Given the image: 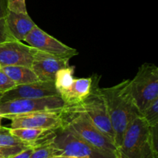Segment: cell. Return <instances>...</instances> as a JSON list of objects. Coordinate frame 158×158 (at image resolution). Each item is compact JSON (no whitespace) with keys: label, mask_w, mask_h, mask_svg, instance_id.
<instances>
[{"label":"cell","mask_w":158,"mask_h":158,"mask_svg":"<svg viewBox=\"0 0 158 158\" xmlns=\"http://www.w3.org/2000/svg\"><path fill=\"white\" fill-rule=\"evenodd\" d=\"M114 132L117 149L121 145L125 131L131 121L140 116L131 92V80L126 79L109 88H100Z\"/></svg>","instance_id":"obj_1"},{"label":"cell","mask_w":158,"mask_h":158,"mask_svg":"<svg viewBox=\"0 0 158 158\" xmlns=\"http://www.w3.org/2000/svg\"><path fill=\"white\" fill-rule=\"evenodd\" d=\"M157 126L151 127L138 116L128 125L117 158H158Z\"/></svg>","instance_id":"obj_2"},{"label":"cell","mask_w":158,"mask_h":158,"mask_svg":"<svg viewBox=\"0 0 158 158\" xmlns=\"http://www.w3.org/2000/svg\"><path fill=\"white\" fill-rule=\"evenodd\" d=\"M60 114L62 128L68 129L94 148L117 156L115 144L93 124L86 114L66 105Z\"/></svg>","instance_id":"obj_3"},{"label":"cell","mask_w":158,"mask_h":158,"mask_svg":"<svg viewBox=\"0 0 158 158\" xmlns=\"http://www.w3.org/2000/svg\"><path fill=\"white\" fill-rule=\"evenodd\" d=\"M93 77L90 93L81 103L66 105L86 114L94 125L114 143V132L111 125L106 102L100 92L99 78Z\"/></svg>","instance_id":"obj_4"},{"label":"cell","mask_w":158,"mask_h":158,"mask_svg":"<svg viewBox=\"0 0 158 158\" xmlns=\"http://www.w3.org/2000/svg\"><path fill=\"white\" fill-rule=\"evenodd\" d=\"M131 92L140 113L158 99V68L154 64L145 63L139 68L135 77L131 80Z\"/></svg>","instance_id":"obj_5"},{"label":"cell","mask_w":158,"mask_h":158,"mask_svg":"<svg viewBox=\"0 0 158 158\" xmlns=\"http://www.w3.org/2000/svg\"><path fill=\"white\" fill-rule=\"evenodd\" d=\"M65 103L60 95L40 99H15L0 102V116L12 119L18 116L40 112H60Z\"/></svg>","instance_id":"obj_6"},{"label":"cell","mask_w":158,"mask_h":158,"mask_svg":"<svg viewBox=\"0 0 158 158\" xmlns=\"http://www.w3.org/2000/svg\"><path fill=\"white\" fill-rule=\"evenodd\" d=\"M51 144L56 150V156L62 155L79 158H117L94 148L62 127L55 130Z\"/></svg>","instance_id":"obj_7"},{"label":"cell","mask_w":158,"mask_h":158,"mask_svg":"<svg viewBox=\"0 0 158 158\" xmlns=\"http://www.w3.org/2000/svg\"><path fill=\"white\" fill-rule=\"evenodd\" d=\"M24 41L38 50L63 58L70 59L78 54L77 50L63 43L37 25L26 36Z\"/></svg>","instance_id":"obj_8"},{"label":"cell","mask_w":158,"mask_h":158,"mask_svg":"<svg viewBox=\"0 0 158 158\" xmlns=\"http://www.w3.org/2000/svg\"><path fill=\"white\" fill-rule=\"evenodd\" d=\"M35 50L32 46L16 40L0 43V67L25 66L31 68Z\"/></svg>","instance_id":"obj_9"},{"label":"cell","mask_w":158,"mask_h":158,"mask_svg":"<svg viewBox=\"0 0 158 158\" xmlns=\"http://www.w3.org/2000/svg\"><path fill=\"white\" fill-rule=\"evenodd\" d=\"M69 60L36 50L31 68L41 81H54L56 73L69 67Z\"/></svg>","instance_id":"obj_10"},{"label":"cell","mask_w":158,"mask_h":158,"mask_svg":"<svg viewBox=\"0 0 158 158\" xmlns=\"http://www.w3.org/2000/svg\"><path fill=\"white\" fill-rule=\"evenodd\" d=\"M59 95L54 81H38L17 85L2 94L0 102L15 99H40Z\"/></svg>","instance_id":"obj_11"},{"label":"cell","mask_w":158,"mask_h":158,"mask_svg":"<svg viewBox=\"0 0 158 158\" xmlns=\"http://www.w3.org/2000/svg\"><path fill=\"white\" fill-rule=\"evenodd\" d=\"M10 128H32L56 130L61 127L60 112H40L18 116L11 119Z\"/></svg>","instance_id":"obj_12"},{"label":"cell","mask_w":158,"mask_h":158,"mask_svg":"<svg viewBox=\"0 0 158 158\" xmlns=\"http://www.w3.org/2000/svg\"><path fill=\"white\" fill-rule=\"evenodd\" d=\"M6 26L14 40L24 41L26 36L36 26L28 12H13L7 10L4 16Z\"/></svg>","instance_id":"obj_13"},{"label":"cell","mask_w":158,"mask_h":158,"mask_svg":"<svg viewBox=\"0 0 158 158\" xmlns=\"http://www.w3.org/2000/svg\"><path fill=\"white\" fill-rule=\"evenodd\" d=\"M92 83V77L74 79L70 88L60 96L65 105H78L84 101L90 93Z\"/></svg>","instance_id":"obj_14"},{"label":"cell","mask_w":158,"mask_h":158,"mask_svg":"<svg viewBox=\"0 0 158 158\" xmlns=\"http://www.w3.org/2000/svg\"><path fill=\"white\" fill-rule=\"evenodd\" d=\"M1 70L16 85L33 83L40 81L32 68L25 66L1 67Z\"/></svg>","instance_id":"obj_15"},{"label":"cell","mask_w":158,"mask_h":158,"mask_svg":"<svg viewBox=\"0 0 158 158\" xmlns=\"http://www.w3.org/2000/svg\"><path fill=\"white\" fill-rule=\"evenodd\" d=\"M74 67H67L60 70L56 73L54 80L56 88L59 95L61 96L70 88L74 81Z\"/></svg>","instance_id":"obj_16"},{"label":"cell","mask_w":158,"mask_h":158,"mask_svg":"<svg viewBox=\"0 0 158 158\" xmlns=\"http://www.w3.org/2000/svg\"><path fill=\"white\" fill-rule=\"evenodd\" d=\"M10 131L20 140L32 147V145L44 134L46 130L32 128H10Z\"/></svg>","instance_id":"obj_17"},{"label":"cell","mask_w":158,"mask_h":158,"mask_svg":"<svg viewBox=\"0 0 158 158\" xmlns=\"http://www.w3.org/2000/svg\"><path fill=\"white\" fill-rule=\"evenodd\" d=\"M0 145L4 147H31L14 136L11 133L10 128L4 126H0Z\"/></svg>","instance_id":"obj_18"},{"label":"cell","mask_w":158,"mask_h":158,"mask_svg":"<svg viewBox=\"0 0 158 158\" xmlns=\"http://www.w3.org/2000/svg\"><path fill=\"white\" fill-rule=\"evenodd\" d=\"M140 116L151 127L158 125V99L151 102L141 113Z\"/></svg>","instance_id":"obj_19"},{"label":"cell","mask_w":158,"mask_h":158,"mask_svg":"<svg viewBox=\"0 0 158 158\" xmlns=\"http://www.w3.org/2000/svg\"><path fill=\"white\" fill-rule=\"evenodd\" d=\"M56 156V150L52 144L34 147L30 158H51Z\"/></svg>","instance_id":"obj_20"},{"label":"cell","mask_w":158,"mask_h":158,"mask_svg":"<svg viewBox=\"0 0 158 158\" xmlns=\"http://www.w3.org/2000/svg\"><path fill=\"white\" fill-rule=\"evenodd\" d=\"M7 10L13 12L26 13V0H6Z\"/></svg>","instance_id":"obj_21"},{"label":"cell","mask_w":158,"mask_h":158,"mask_svg":"<svg viewBox=\"0 0 158 158\" xmlns=\"http://www.w3.org/2000/svg\"><path fill=\"white\" fill-rule=\"evenodd\" d=\"M17 86L0 68V94H3Z\"/></svg>","instance_id":"obj_22"},{"label":"cell","mask_w":158,"mask_h":158,"mask_svg":"<svg viewBox=\"0 0 158 158\" xmlns=\"http://www.w3.org/2000/svg\"><path fill=\"white\" fill-rule=\"evenodd\" d=\"M28 147H4V146L0 145V155L5 156L6 158H9L10 156H14L17 153H20L25 149Z\"/></svg>","instance_id":"obj_23"},{"label":"cell","mask_w":158,"mask_h":158,"mask_svg":"<svg viewBox=\"0 0 158 158\" xmlns=\"http://www.w3.org/2000/svg\"><path fill=\"white\" fill-rule=\"evenodd\" d=\"M12 40H14V39L9 34V31H8L7 28H6L5 18L4 17L0 18V43Z\"/></svg>","instance_id":"obj_24"},{"label":"cell","mask_w":158,"mask_h":158,"mask_svg":"<svg viewBox=\"0 0 158 158\" xmlns=\"http://www.w3.org/2000/svg\"><path fill=\"white\" fill-rule=\"evenodd\" d=\"M33 147H29L28 148L23 150L20 153H17V154L14 155V156H10L9 158H30L31 155H32V152H33Z\"/></svg>","instance_id":"obj_25"},{"label":"cell","mask_w":158,"mask_h":158,"mask_svg":"<svg viewBox=\"0 0 158 158\" xmlns=\"http://www.w3.org/2000/svg\"><path fill=\"white\" fill-rule=\"evenodd\" d=\"M6 0H0V18H3L6 13Z\"/></svg>","instance_id":"obj_26"},{"label":"cell","mask_w":158,"mask_h":158,"mask_svg":"<svg viewBox=\"0 0 158 158\" xmlns=\"http://www.w3.org/2000/svg\"><path fill=\"white\" fill-rule=\"evenodd\" d=\"M51 158H79V157H74V156H62V155H59V156H53Z\"/></svg>","instance_id":"obj_27"},{"label":"cell","mask_w":158,"mask_h":158,"mask_svg":"<svg viewBox=\"0 0 158 158\" xmlns=\"http://www.w3.org/2000/svg\"><path fill=\"white\" fill-rule=\"evenodd\" d=\"M2 118L1 116H0V126H1V120H2Z\"/></svg>","instance_id":"obj_28"},{"label":"cell","mask_w":158,"mask_h":158,"mask_svg":"<svg viewBox=\"0 0 158 158\" xmlns=\"http://www.w3.org/2000/svg\"><path fill=\"white\" fill-rule=\"evenodd\" d=\"M0 158H6V157H5V156H1V155H0Z\"/></svg>","instance_id":"obj_29"},{"label":"cell","mask_w":158,"mask_h":158,"mask_svg":"<svg viewBox=\"0 0 158 158\" xmlns=\"http://www.w3.org/2000/svg\"><path fill=\"white\" fill-rule=\"evenodd\" d=\"M2 94H0V100H1V98H2Z\"/></svg>","instance_id":"obj_30"},{"label":"cell","mask_w":158,"mask_h":158,"mask_svg":"<svg viewBox=\"0 0 158 158\" xmlns=\"http://www.w3.org/2000/svg\"><path fill=\"white\" fill-rule=\"evenodd\" d=\"M0 68H1V67H0Z\"/></svg>","instance_id":"obj_31"}]
</instances>
